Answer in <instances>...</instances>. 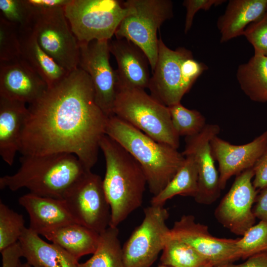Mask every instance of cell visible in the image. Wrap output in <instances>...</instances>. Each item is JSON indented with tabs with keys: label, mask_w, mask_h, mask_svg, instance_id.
Listing matches in <instances>:
<instances>
[{
	"label": "cell",
	"mask_w": 267,
	"mask_h": 267,
	"mask_svg": "<svg viewBox=\"0 0 267 267\" xmlns=\"http://www.w3.org/2000/svg\"><path fill=\"white\" fill-rule=\"evenodd\" d=\"M78 223L100 234L110 225L111 209L103 179L91 172L71 188L63 199Z\"/></svg>",
	"instance_id": "8fae6325"
},
{
	"label": "cell",
	"mask_w": 267,
	"mask_h": 267,
	"mask_svg": "<svg viewBox=\"0 0 267 267\" xmlns=\"http://www.w3.org/2000/svg\"><path fill=\"white\" fill-rule=\"evenodd\" d=\"M109 42H79V67L89 76L96 102L108 118L114 115V104L119 92L116 71L112 68L109 61Z\"/></svg>",
	"instance_id": "7c38bea8"
},
{
	"label": "cell",
	"mask_w": 267,
	"mask_h": 267,
	"mask_svg": "<svg viewBox=\"0 0 267 267\" xmlns=\"http://www.w3.org/2000/svg\"><path fill=\"white\" fill-rule=\"evenodd\" d=\"M161 265L170 267H214L188 244L167 236L160 258Z\"/></svg>",
	"instance_id": "83f0119b"
},
{
	"label": "cell",
	"mask_w": 267,
	"mask_h": 267,
	"mask_svg": "<svg viewBox=\"0 0 267 267\" xmlns=\"http://www.w3.org/2000/svg\"><path fill=\"white\" fill-rule=\"evenodd\" d=\"M172 124L177 134L185 137L196 135L206 126V119L198 111L178 103L168 107Z\"/></svg>",
	"instance_id": "f1b7e54d"
},
{
	"label": "cell",
	"mask_w": 267,
	"mask_h": 267,
	"mask_svg": "<svg viewBox=\"0 0 267 267\" xmlns=\"http://www.w3.org/2000/svg\"><path fill=\"white\" fill-rule=\"evenodd\" d=\"M28 113L25 103L0 96V155L10 166L19 151Z\"/></svg>",
	"instance_id": "ffe728a7"
},
{
	"label": "cell",
	"mask_w": 267,
	"mask_h": 267,
	"mask_svg": "<svg viewBox=\"0 0 267 267\" xmlns=\"http://www.w3.org/2000/svg\"><path fill=\"white\" fill-rule=\"evenodd\" d=\"M0 16L18 30L30 28L34 11L26 0H0Z\"/></svg>",
	"instance_id": "1f68e13d"
},
{
	"label": "cell",
	"mask_w": 267,
	"mask_h": 267,
	"mask_svg": "<svg viewBox=\"0 0 267 267\" xmlns=\"http://www.w3.org/2000/svg\"><path fill=\"white\" fill-rule=\"evenodd\" d=\"M19 267H32L27 262L26 263L22 264L21 262L19 264Z\"/></svg>",
	"instance_id": "60d3db41"
},
{
	"label": "cell",
	"mask_w": 267,
	"mask_h": 267,
	"mask_svg": "<svg viewBox=\"0 0 267 267\" xmlns=\"http://www.w3.org/2000/svg\"><path fill=\"white\" fill-rule=\"evenodd\" d=\"M21 57V47L17 28L0 16V62Z\"/></svg>",
	"instance_id": "d6a6232c"
},
{
	"label": "cell",
	"mask_w": 267,
	"mask_h": 267,
	"mask_svg": "<svg viewBox=\"0 0 267 267\" xmlns=\"http://www.w3.org/2000/svg\"><path fill=\"white\" fill-rule=\"evenodd\" d=\"M254 172L253 186L256 189L267 187V147L253 167Z\"/></svg>",
	"instance_id": "d590c367"
},
{
	"label": "cell",
	"mask_w": 267,
	"mask_h": 267,
	"mask_svg": "<svg viewBox=\"0 0 267 267\" xmlns=\"http://www.w3.org/2000/svg\"><path fill=\"white\" fill-rule=\"evenodd\" d=\"M18 30L21 57L42 77L48 88L62 81L69 72L42 49L30 28Z\"/></svg>",
	"instance_id": "603a6c76"
},
{
	"label": "cell",
	"mask_w": 267,
	"mask_h": 267,
	"mask_svg": "<svg viewBox=\"0 0 267 267\" xmlns=\"http://www.w3.org/2000/svg\"><path fill=\"white\" fill-rule=\"evenodd\" d=\"M99 146L106 163L103 186L111 209L109 226L117 227L141 206L147 179L137 161L115 140L105 134Z\"/></svg>",
	"instance_id": "3957f363"
},
{
	"label": "cell",
	"mask_w": 267,
	"mask_h": 267,
	"mask_svg": "<svg viewBox=\"0 0 267 267\" xmlns=\"http://www.w3.org/2000/svg\"><path fill=\"white\" fill-rule=\"evenodd\" d=\"M236 77L240 88L252 100L267 102V56L254 54L239 66Z\"/></svg>",
	"instance_id": "d4e9b609"
},
{
	"label": "cell",
	"mask_w": 267,
	"mask_h": 267,
	"mask_svg": "<svg viewBox=\"0 0 267 267\" xmlns=\"http://www.w3.org/2000/svg\"><path fill=\"white\" fill-rule=\"evenodd\" d=\"M42 77L21 57L0 62V96L29 104L48 89Z\"/></svg>",
	"instance_id": "e0dca14e"
},
{
	"label": "cell",
	"mask_w": 267,
	"mask_h": 267,
	"mask_svg": "<svg viewBox=\"0 0 267 267\" xmlns=\"http://www.w3.org/2000/svg\"><path fill=\"white\" fill-rule=\"evenodd\" d=\"M40 235L56 244L77 260L96 250L99 234L79 223H74L41 232Z\"/></svg>",
	"instance_id": "cb8c5ba5"
},
{
	"label": "cell",
	"mask_w": 267,
	"mask_h": 267,
	"mask_svg": "<svg viewBox=\"0 0 267 267\" xmlns=\"http://www.w3.org/2000/svg\"><path fill=\"white\" fill-rule=\"evenodd\" d=\"M158 267H170L166 266H164V265H160Z\"/></svg>",
	"instance_id": "b9f144b4"
},
{
	"label": "cell",
	"mask_w": 267,
	"mask_h": 267,
	"mask_svg": "<svg viewBox=\"0 0 267 267\" xmlns=\"http://www.w3.org/2000/svg\"><path fill=\"white\" fill-rule=\"evenodd\" d=\"M168 236L193 247L214 267L233 263L241 259L237 239L216 237L206 225L196 222L192 215H183L175 222Z\"/></svg>",
	"instance_id": "4fadbf2b"
},
{
	"label": "cell",
	"mask_w": 267,
	"mask_h": 267,
	"mask_svg": "<svg viewBox=\"0 0 267 267\" xmlns=\"http://www.w3.org/2000/svg\"><path fill=\"white\" fill-rule=\"evenodd\" d=\"M20 167L12 175L0 178V188L15 191L26 188L30 193L63 199L66 193L91 170L74 154L59 152L22 155Z\"/></svg>",
	"instance_id": "7a4b0ae2"
},
{
	"label": "cell",
	"mask_w": 267,
	"mask_h": 267,
	"mask_svg": "<svg viewBox=\"0 0 267 267\" xmlns=\"http://www.w3.org/2000/svg\"><path fill=\"white\" fill-rule=\"evenodd\" d=\"M92 254L78 267H125L117 227L109 226L99 234L97 247Z\"/></svg>",
	"instance_id": "4316f807"
},
{
	"label": "cell",
	"mask_w": 267,
	"mask_h": 267,
	"mask_svg": "<svg viewBox=\"0 0 267 267\" xmlns=\"http://www.w3.org/2000/svg\"><path fill=\"white\" fill-rule=\"evenodd\" d=\"M22 215L0 202V251L17 242L25 228Z\"/></svg>",
	"instance_id": "f546056e"
},
{
	"label": "cell",
	"mask_w": 267,
	"mask_h": 267,
	"mask_svg": "<svg viewBox=\"0 0 267 267\" xmlns=\"http://www.w3.org/2000/svg\"><path fill=\"white\" fill-rule=\"evenodd\" d=\"M28 109L19 151L22 155L72 153L91 170L108 117L96 103L85 71L79 67L69 72Z\"/></svg>",
	"instance_id": "6da1fadb"
},
{
	"label": "cell",
	"mask_w": 267,
	"mask_h": 267,
	"mask_svg": "<svg viewBox=\"0 0 267 267\" xmlns=\"http://www.w3.org/2000/svg\"><path fill=\"white\" fill-rule=\"evenodd\" d=\"M33 10H45L64 7L70 0H26Z\"/></svg>",
	"instance_id": "f35d334b"
},
{
	"label": "cell",
	"mask_w": 267,
	"mask_h": 267,
	"mask_svg": "<svg viewBox=\"0 0 267 267\" xmlns=\"http://www.w3.org/2000/svg\"><path fill=\"white\" fill-rule=\"evenodd\" d=\"M253 213L260 221L267 222V187L261 190L257 195Z\"/></svg>",
	"instance_id": "74e56055"
},
{
	"label": "cell",
	"mask_w": 267,
	"mask_h": 267,
	"mask_svg": "<svg viewBox=\"0 0 267 267\" xmlns=\"http://www.w3.org/2000/svg\"><path fill=\"white\" fill-rule=\"evenodd\" d=\"M243 35L253 45L254 54L267 56V12L248 25Z\"/></svg>",
	"instance_id": "836d02e7"
},
{
	"label": "cell",
	"mask_w": 267,
	"mask_h": 267,
	"mask_svg": "<svg viewBox=\"0 0 267 267\" xmlns=\"http://www.w3.org/2000/svg\"><path fill=\"white\" fill-rule=\"evenodd\" d=\"M110 53L115 57L119 90L122 89L148 88L150 77L147 56L138 46L126 39L109 42Z\"/></svg>",
	"instance_id": "ac0fdd59"
},
{
	"label": "cell",
	"mask_w": 267,
	"mask_h": 267,
	"mask_svg": "<svg viewBox=\"0 0 267 267\" xmlns=\"http://www.w3.org/2000/svg\"><path fill=\"white\" fill-rule=\"evenodd\" d=\"M207 69L190 50L183 47L172 50L160 37L158 59L148 88L150 95L167 107L180 103Z\"/></svg>",
	"instance_id": "5b68a950"
},
{
	"label": "cell",
	"mask_w": 267,
	"mask_h": 267,
	"mask_svg": "<svg viewBox=\"0 0 267 267\" xmlns=\"http://www.w3.org/2000/svg\"><path fill=\"white\" fill-rule=\"evenodd\" d=\"M237 246L243 260L267 252V222L261 221L249 228L242 237L238 238Z\"/></svg>",
	"instance_id": "4dcf8cb0"
},
{
	"label": "cell",
	"mask_w": 267,
	"mask_h": 267,
	"mask_svg": "<svg viewBox=\"0 0 267 267\" xmlns=\"http://www.w3.org/2000/svg\"><path fill=\"white\" fill-rule=\"evenodd\" d=\"M210 143L214 160L219 164L220 185L223 190L231 177L255 165L267 147V131L244 144H232L218 135Z\"/></svg>",
	"instance_id": "2e32d148"
},
{
	"label": "cell",
	"mask_w": 267,
	"mask_h": 267,
	"mask_svg": "<svg viewBox=\"0 0 267 267\" xmlns=\"http://www.w3.org/2000/svg\"><path fill=\"white\" fill-rule=\"evenodd\" d=\"M220 132L217 124H207L199 134L185 137V147L182 154L194 159L198 173V190L194 198L196 202L210 205L220 195L219 173L215 165L211 140Z\"/></svg>",
	"instance_id": "9a60e30c"
},
{
	"label": "cell",
	"mask_w": 267,
	"mask_h": 267,
	"mask_svg": "<svg viewBox=\"0 0 267 267\" xmlns=\"http://www.w3.org/2000/svg\"><path fill=\"white\" fill-rule=\"evenodd\" d=\"M144 219L122 247L125 267H150L162 251L170 229L164 206L144 209Z\"/></svg>",
	"instance_id": "30bf717a"
},
{
	"label": "cell",
	"mask_w": 267,
	"mask_h": 267,
	"mask_svg": "<svg viewBox=\"0 0 267 267\" xmlns=\"http://www.w3.org/2000/svg\"><path fill=\"white\" fill-rule=\"evenodd\" d=\"M123 2L130 11L114 35L116 39H126L141 49L147 57L152 73L158 55L157 31L164 22L173 17V2L170 0H128Z\"/></svg>",
	"instance_id": "52a82bcc"
},
{
	"label": "cell",
	"mask_w": 267,
	"mask_h": 267,
	"mask_svg": "<svg viewBox=\"0 0 267 267\" xmlns=\"http://www.w3.org/2000/svg\"><path fill=\"white\" fill-rule=\"evenodd\" d=\"M18 202L29 215V228L39 235L67 224L78 223L63 199L29 193L21 196Z\"/></svg>",
	"instance_id": "d6986e66"
},
{
	"label": "cell",
	"mask_w": 267,
	"mask_h": 267,
	"mask_svg": "<svg viewBox=\"0 0 267 267\" xmlns=\"http://www.w3.org/2000/svg\"><path fill=\"white\" fill-rule=\"evenodd\" d=\"M254 176L253 168L236 176L230 189L215 211L218 222L237 235L243 236L255 222L253 205L257 191L252 181Z\"/></svg>",
	"instance_id": "5bb4252c"
},
{
	"label": "cell",
	"mask_w": 267,
	"mask_h": 267,
	"mask_svg": "<svg viewBox=\"0 0 267 267\" xmlns=\"http://www.w3.org/2000/svg\"><path fill=\"white\" fill-rule=\"evenodd\" d=\"M2 256L1 267H19L20 259L23 257L19 242H17L0 251Z\"/></svg>",
	"instance_id": "8d00e7d4"
},
{
	"label": "cell",
	"mask_w": 267,
	"mask_h": 267,
	"mask_svg": "<svg viewBox=\"0 0 267 267\" xmlns=\"http://www.w3.org/2000/svg\"><path fill=\"white\" fill-rule=\"evenodd\" d=\"M267 0H230L217 26L221 43L243 35L245 27L261 18L266 12Z\"/></svg>",
	"instance_id": "7402d4cb"
},
{
	"label": "cell",
	"mask_w": 267,
	"mask_h": 267,
	"mask_svg": "<svg viewBox=\"0 0 267 267\" xmlns=\"http://www.w3.org/2000/svg\"><path fill=\"white\" fill-rule=\"evenodd\" d=\"M64 8L33 9L30 28L42 49L70 72L79 68L80 46L65 16Z\"/></svg>",
	"instance_id": "9c48e42d"
},
{
	"label": "cell",
	"mask_w": 267,
	"mask_h": 267,
	"mask_svg": "<svg viewBox=\"0 0 267 267\" xmlns=\"http://www.w3.org/2000/svg\"><path fill=\"white\" fill-rule=\"evenodd\" d=\"M113 112L157 141L178 148L179 136L172 124L168 107L144 89H119Z\"/></svg>",
	"instance_id": "8992f818"
},
{
	"label": "cell",
	"mask_w": 267,
	"mask_h": 267,
	"mask_svg": "<svg viewBox=\"0 0 267 267\" xmlns=\"http://www.w3.org/2000/svg\"><path fill=\"white\" fill-rule=\"evenodd\" d=\"M105 134L122 146L139 163L153 196L164 189L185 160L177 149L157 141L115 115L108 118Z\"/></svg>",
	"instance_id": "277c9868"
},
{
	"label": "cell",
	"mask_w": 267,
	"mask_h": 267,
	"mask_svg": "<svg viewBox=\"0 0 267 267\" xmlns=\"http://www.w3.org/2000/svg\"><path fill=\"white\" fill-rule=\"evenodd\" d=\"M29 228L24 229L19 242L23 257L33 267H78V260L60 246L48 243Z\"/></svg>",
	"instance_id": "44dd1931"
},
{
	"label": "cell",
	"mask_w": 267,
	"mask_h": 267,
	"mask_svg": "<svg viewBox=\"0 0 267 267\" xmlns=\"http://www.w3.org/2000/svg\"></svg>",
	"instance_id": "7bdbcfd3"
},
{
	"label": "cell",
	"mask_w": 267,
	"mask_h": 267,
	"mask_svg": "<svg viewBox=\"0 0 267 267\" xmlns=\"http://www.w3.org/2000/svg\"><path fill=\"white\" fill-rule=\"evenodd\" d=\"M225 1L224 0H185L183 5L186 8V14L184 24V32L190 29L195 13L200 9L207 10L213 6H217Z\"/></svg>",
	"instance_id": "e575fe53"
},
{
	"label": "cell",
	"mask_w": 267,
	"mask_h": 267,
	"mask_svg": "<svg viewBox=\"0 0 267 267\" xmlns=\"http://www.w3.org/2000/svg\"><path fill=\"white\" fill-rule=\"evenodd\" d=\"M185 160L171 181L157 195L153 196L152 205L163 206L169 199L177 195L194 198L198 190V173L196 164L190 155Z\"/></svg>",
	"instance_id": "484cf974"
},
{
	"label": "cell",
	"mask_w": 267,
	"mask_h": 267,
	"mask_svg": "<svg viewBox=\"0 0 267 267\" xmlns=\"http://www.w3.org/2000/svg\"><path fill=\"white\" fill-rule=\"evenodd\" d=\"M216 267H267V252L254 255L242 264L230 263Z\"/></svg>",
	"instance_id": "ab89813d"
},
{
	"label": "cell",
	"mask_w": 267,
	"mask_h": 267,
	"mask_svg": "<svg viewBox=\"0 0 267 267\" xmlns=\"http://www.w3.org/2000/svg\"><path fill=\"white\" fill-rule=\"evenodd\" d=\"M64 10L79 43L110 41L130 11L117 0H70Z\"/></svg>",
	"instance_id": "ba28073f"
}]
</instances>
